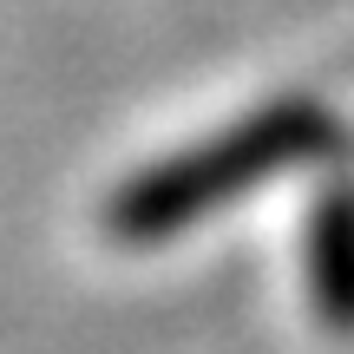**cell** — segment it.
Here are the masks:
<instances>
[{
  "mask_svg": "<svg viewBox=\"0 0 354 354\" xmlns=\"http://www.w3.org/2000/svg\"><path fill=\"white\" fill-rule=\"evenodd\" d=\"M315 145H335V118H322L315 105L289 99V105H263L256 118H243L236 131L197 145V151L171 158V165L131 177L125 190L112 197V236L125 243H158L171 230L197 223L216 197H236L250 190L256 177L308 158Z\"/></svg>",
  "mask_w": 354,
  "mask_h": 354,
  "instance_id": "6da1fadb",
  "label": "cell"
},
{
  "mask_svg": "<svg viewBox=\"0 0 354 354\" xmlns=\"http://www.w3.org/2000/svg\"><path fill=\"white\" fill-rule=\"evenodd\" d=\"M308 295L322 328L354 335V184H328L308 216Z\"/></svg>",
  "mask_w": 354,
  "mask_h": 354,
  "instance_id": "7a4b0ae2",
  "label": "cell"
}]
</instances>
